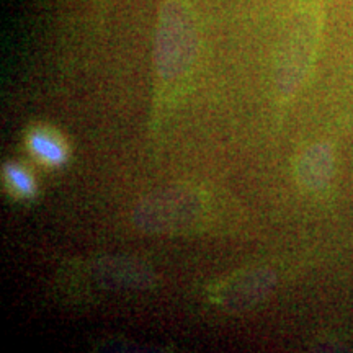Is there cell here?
Listing matches in <instances>:
<instances>
[{
	"label": "cell",
	"instance_id": "cell-6",
	"mask_svg": "<svg viewBox=\"0 0 353 353\" xmlns=\"http://www.w3.org/2000/svg\"><path fill=\"white\" fill-rule=\"evenodd\" d=\"M335 170V157L332 145L327 143H314L299 154L294 175L301 188L307 192H321L329 187Z\"/></svg>",
	"mask_w": 353,
	"mask_h": 353
},
{
	"label": "cell",
	"instance_id": "cell-8",
	"mask_svg": "<svg viewBox=\"0 0 353 353\" xmlns=\"http://www.w3.org/2000/svg\"><path fill=\"white\" fill-rule=\"evenodd\" d=\"M3 174H6L7 182L10 187L19 193L20 196H32L34 193V182L30 176L28 172L15 164H7L3 167Z\"/></svg>",
	"mask_w": 353,
	"mask_h": 353
},
{
	"label": "cell",
	"instance_id": "cell-1",
	"mask_svg": "<svg viewBox=\"0 0 353 353\" xmlns=\"http://www.w3.org/2000/svg\"><path fill=\"white\" fill-rule=\"evenodd\" d=\"M200 33L187 0H162L154 38V69L167 83L183 79L196 63Z\"/></svg>",
	"mask_w": 353,
	"mask_h": 353
},
{
	"label": "cell",
	"instance_id": "cell-2",
	"mask_svg": "<svg viewBox=\"0 0 353 353\" xmlns=\"http://www.w3.org/2000/svg\"><path fill=\"white\" fill-rule=\"evenodd\" d=\"M319 15L311 8L294 13L286 25L273 74L276 94L281 99L294 97L306 82L319 43Z\"/></svg>",
	"mask_w": 353,
	"mask_h": 353
},
{
	"label": "cell",
	"instance_id": "cell-5",
	"mask_svg": "<svg viewBox=\"0 0 353 353\" xmlns=\"http://www.w3.org/2000/svg\"><path fill=\"white\" fill-rule=\"evenodd\" d=\"M94 275L103 286L121 290H148L156 281L148 265L128 257L100 259L94 267Z\"/></svg>",
	"mask_w": 353,
	"mask_h": 353
},
{
	"label": "cell",
	"instance_id": "cell-4",
	"mask_svg": "<svg viewBox=\"0 0 353 353\" xmlns=\"http://www.w3.org/2000/svg\"><path fill=\"white\" fill-rule=\"evenodd\" d=\"M276 275L272 268L255 267L237 273L219 291L221 307L229 312H245L259 306L273 293Z\"/></svg>",
	"mask_w": 353,
	"mask_h": 353
},
{
	"label": "cell",
	"instance_id": "cell-7",
	"mask_svg": "<svg viewBox=\"0 0 353 353\" xmlns=\"http://www.w3.org/2000/svg\"><path fill=\"white\" fill-rule=\"evenodd\" d=\"M28 145L33 154H37L41 161L48 162V164L61 165L65 161L64 145L50 132L43 130L33 131L28 138Z\"/></svg>",
	"mask_w": 353,
	"mask_h": 353
},
{
	"label": "cell",
	"instance_id": "cell-3",
	"mask_svg": "<svg viewBox=\"0 0 353 353\" xmlns=\"http://www.w3.org/2000/svg\"><path fill=\"white\" fill-rule=\"evenodd\" d=\"M203 214V198L195 188L174 185L149 193L132 210V224L145 234H175L193 228Z\"/></svg>",
	"mask_w": 353,
	"mask_h": 353
}]
</instances>
